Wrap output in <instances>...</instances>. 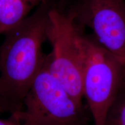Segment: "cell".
<instances>
[{
  "instance_id": "cell-1",
  "label": "cell",
  "mask_w": 125,
  "mask_h": 125,
  "mask_svg": "<svg viewBox=\"0 0 125 125\" xmlns=\"http://www.w3.org/2000/svg\"><path fill=\"white\" fill-rule=\"evenodd\" d=\"M54 4V0L43 2L4 35L0 45V99L10 114L23 111L24 98L44 65L43 45L48 41L49 12Z\"/></svg>"
},
{
  "instance_id": "cell-2",
  "label": "cell",
  "mask_w": 125,
  "mask_h": 125,
  "mask_svg": "<svg viewBox=\"0 0 125 125\" xmlns=\"http://www.w3.org/2000/svg\"><path fill=\"white\" fill-rule=\"evenodd\" d=\"M83 94L94 125H104L107 112L125 76V64L96 40L81 36Z\"/></svg>"
},
{
  "instance_id": "cell-3",
  "label": "cell",
  "mask_w": 125,
  "mask_h": 125,
  "mask_svg": "<svg viewBox=\"0 0 125 125\" xmlns=\"http://www.w3.org/2000/svg\"><path fill=\"white\" fill-rule=\"evenodd\" d=\"M48 41L52 50L44 65L70 94L82 104L83 62L81 33L74 17L54 2L49 12Z\"/></svg>"
},
{
  "instance_id": "cell-4",
  "label": "cell",
  "mask_w": 125,
  "mask_h": 125,
  "mask_svg": "<svg viewBox=\"0 0 125 125\" xmlns=\"http://www.w3.org/2000/svg\"><path fill=\"white\" fill-rule=\"evenodd\" d=\"M21 112L41 125H85L87 117L79 103L43 66L23 102Z\"/></svg>"
},
{
  "instance_id": "cell-5",
  "label": "cell",
  "mask_w": 125,
  "mask_h": 125,
  "mask_svg": "<svg viewBox=\"0 0 125 125\" xmlns=\"http://www.w3.org/2000/svg\"><path fill=\"white\" fill-rule=\"evenodd\" d=\"M67 10L76 23L91 29L95 40L125 64V0H77Z\"/></svg>"
},
{
  "instance_id": "cell-6",
  "label": "cell",
  "mask_w": 125,
  "mask_h": 125,
  "mask_svg": "<svg viewBox=\"0 0 125 125\" xmlns=\"http://www.w3.org/2000/svg\"><path fill=\"white\" fill-rule=\"evenodd\" d=\"M49 0H0V35L18 25L43 2Z\"/></svg>"
},
{
  "instance_id": "cell-7",
  "label": "cell",
  "mask_w": 125,
  "mask_h": 125,
  "mask_svg": "<svg viewBox=\"0 0 125 125\" xmlns=\"http://www.w3.org/2000/svg\"><path fill=\"white\" fill-rule=\"evenodd\" d=\"M104 125H125V76L108 111Z\"/></svg>"
},
{
  "instance_id": "cell-8",
  "label": "cell",
  "mask_w": 125,
  "mask_h": 125,
  "mask_svg": "<svg viewBox=\"0 0 125 125\" xmlns=\"http://www.w3.org/2000/svg\"><path fill=\"white\" fill-rule=\"evenodd\" d=\"M0 125H21V123L18 114L14 112L8 119L0 118Z\"/></svg>"
},
{
  "instance_id": "cell-9",
  "label": "cell",
  "mask_w": 125,
  "mask_h": 125,
  "mask_svg": "<svg viewBox=\"0 0 125 125\" xmlns=\"http://www.w3.org/2000/svg\"><path fill=\"white\" fill-rule=\"evenodd\" d=\"M16 113L18 114L19 117L20 119L21 125H41L38 124V123L35 122V121H32L31 119L28 118V117L25 116L21 111L16 112Z\"/></svg>"
},
{
  "instance_id": "cell-10",
  "label": "cell",
  "mask_w": 125,
  "mask_h": 125,
  "mask_svg": "<svg viewBox=\"0 0 125 125\" xmlns=\"http://www.w3.org/2000/svg\"><path fill=\"white\" fill-rule=\"evenodd\" d=\"M0 112H10L9 108L3 101L0 99Z\"/></svg>"
}]
</instances>
